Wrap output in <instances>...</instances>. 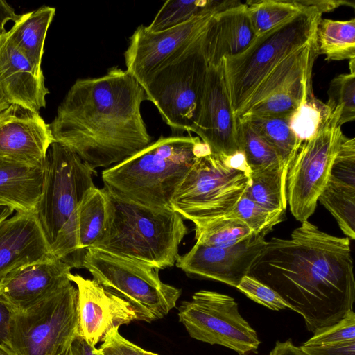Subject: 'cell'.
Wrapping results in <instances>:
<instances>
[{
    "mask_svg": "<svg viewBox=\"0 0 355 355\" xmlns=\"http://www.w3.org/2000/svg\"><path fill=\"white\" fill-rule=\"evenodd\" d=\"M82 268L105 289L130 303L142 321L164 318L181 295L180 289L161 280L158 269L97 248L87 250Z\"/></svg>",
    "mask_w": 355,
    "mask_h": 355,
    "instance_id": "9",
    "label": "cell"
},
{
    "mask_svg": "<svg viewBox=\"0 0 355 355\" xmlns=\"http://www.w3.org/2000/svg\"><path fill=\"white\" fill-rule=\"evenodd\" d=\"M0 355H17L11 349L0 343Z\"/></svg>",
    "mask_w": 355,
    "mask_h": 355,
    "instance_id": "47",
    "label": "cell"
},
{
    "mask_svg": "<svg viewBox=\"0 0 355 355\" xmlns=\"http://www.w3.org/2000/svg\"><path fill=\"white\" fill-rule=\"evenodd\" d=\"M69 280L78 290V334L95 347L110 331L140 320L137 310L125 300L113 294L95 280L71 273Z\"/></svg>",
    "mask_w": 355,
    "mask_h": 355,
    "instance_id": "15",
    "label": "cell"
},
{
    "mask_svg": "<svg viewBox=\"0 0 355 355\" xmlns=\"http://www.w3.org/2000/svg\"><path fill=\"white\" fill-rule=\"evenodd\" d=\"M284 212L265 209L245 196H243L226 217L243 222L255 234H267L283 220Z\"/></svg>",
    "mask_w": 355,
    "mask_h": 355,
    "instance_id": "35",
    "label": "cell"
},
{
    "mask_svg": "<svg viewBox=\"0 0 355 355\" xmlns=\"http://www.w3.org/2000/svg\"><path fill=\"white\" fill-rule=\"evenodd\" d=\"M236 288L252 301L272 311L289 309L277 292L250 275L243 277Z\"/></svg>",
    "mask_w": 355,
    "mask_h": 355,
    "instance_id": "37",
    "label": "cell"
},
{
    "mask_svg": "<svg viewBox=\"0 0 355 355\" xmlns=\"http://www.w3.org/2000/svg\"><path fill=\"white\" fill-rule=\"evenodd\" d=\"M104 189L106 222L92 248L159 270L175 266L179 246L189 232L183 218L171 208L146 207Z\"/></svg>",
    "mask_w": 355,
    "mask_h": 355,
    "instance_id": "4",
    "label": "cell"
},
{
    "mask_svg": "<svg viewBox=\"0 0 355 355\" xmlns=\"http://www.w3.org/2000/svg\"><path fill=\"white\" fill-rule=\"evenodd\" d=\"M318 201L331 213L346 237L355 239V139L344 135L328 181Z\"/></svg>",
    "mask_w": 355,
    "mask_h": 355,
    "instance_id": "22",
    "label": "cell"
},
{
    "mask_svg": "<svg viewBox=\"0 0 355 355\" xmlns=\"http://www.w3.org/2000/svg\"><path fill=\"white\" fill-rule=\"evenodd\" d=\"M268 355H306L291 339L284 342L277 341Z\"/></svg>",
    "mask_w": 355,
    "mask_h": 355,
    "instance_id": "44",
    "label": "cell"
},
{
    "mask_svg": "<svg viewBox=\"0 0 355 355\" xmlns=\"http://www.w3.org/2000/svg\"><path fill=\"white\" fill-rule=\"evenodd\" d=\"M142 355H158L155 353H153V352H148V351H146L144 349H142Z\"/></svg>",
    "mask_w": 355,
    "mask_h": 355,
    "instance_id": "48",
    "label": "cell"
},
{
    "mask_svg": "<svg viewBox=\"0 0 355 355\" xmlns=\"http://www.w3.org/2000/svg\"><path fill=\"white\" fill-rule=\"evenodd\" d=\"M96 349L78 334L66 355H98Z\"/></svg>",
    "mask_w": 355,
    "mask_h": 355,
    "instance_id": "42",
    "label": "cell"
},
{
    "mask_svg": "<svg viewBox=\"0 0 355 355\" xmlns=\"http://www.w3.org/2000/svg\"><path fill=\"white\" fill-rule=\"evenodd\" d=\"M314 41L319 55L327 60L355 59V19L340 21L320 18Z\"/></svg>",
    "mask_w": 355,
    "mask_h": 355,
    "instance_id": "25",
    "label": "cell"
},
{
    "mask_svg": "<svg viewBox=\"0 0 355 355\" xmlns=\"http://www.w3.org/2000/svg\"><path fill=\"white\" fill-rule=\"evenodd\" d=\"M253 234L243 222L226 216L195 226L196 243L207 246L233 245Z\"/></svg>",
    "mask_w": 355,
    "mask_h": 355,
    "instance_id": "33",
    "label": "cell"
},
{
    "mask_svg": "<svg viewBox=\"0 0 355 355\" xmlns=\"http://www.w3.org/2000/svg\"><path fill=\"white\" fill-rule=\"evenodd\" d=\"M53 142L40 112L10 104L0 113V161L44 167Z\"/></svg>",
    "mask_w": 355,
    "mask_h": 355,
    "instance_id": "17",
    "label": "cell"
},
{
    "mask_svg": "<svg viewBox=\"0 0 355 355\" xmlns=\"http://www.w3.org/2000/svg\"><path fill=\"white\" fill-rule=\"evenodd\" d=\"M217 12L157 33L147 31L144 25L138 26L124 53L127 72L141 85L166 60L198 36Z\"/></svg>",
    "mask_w": 355,
    "mask_h": 355,
    "instance_id": "16",
    "label": "cell"
},
{
    "mask_svg": "<svg viewBox=\"0 0 355 355\" xmlns=\"http://www.w3.org/2000/svg\"><path fill=\"white\" fill-rule=\"evenodd\" d=\"M14 210L8 207L0 205V223L8 218Z\"/></svg>",
    "mask_w": 355,
    "mask_h": 355,
    "instance_id": "45",
    "label": "cell"
},
{
    "mask_svg": "<svg viewBox=\"0 0 355 355\" xmlns=\"http://www.w3.org/2000/svg\"><path fill=\"white\" fill-rule=\"evenodd\" d=\"M106 217L105 191L95 186L87 191L77 209L78 248L83 257L101 236Z\"/></svg>",
    "mask_w": 355,
    "mask_h": 355,
    "instance_id": "28",
    "label": "cell"
},
{
    "mask_svg": "<svg viewBox=\"0 0 355 355\" xmlns=\"http://www.w3.org/2000/svg\"><path fill=\"white\" fill-rule=\"evenodd\" d=\"M236 122L223 60L216 65H208L200 107L192 132L211 153L230 157L241 153Z\"/></svg>",
    "mask_w": 355,
    "mask_h": 355,
    "instance_id": "13",
    "label": "cell"
},
{
    "mask_svg": "<svg viewBox=\"0 0 355 355\" xmlns=\"http://www.w3.org/2000/svg\"><path fill=\"white\" fill-rule=\"evenodd\" d=\"M238 143L250 172L280 168L274 149L246 121L237 118Z\"/></svg>",
    "mask_w": 355,
    "mask_h": 355,
    "instance_id": "32",
    "label": "cell"
},
{
    "mask_svg": "<svg viewBox=\"0 0 355 355\" xmlns=\"http://www.w3.org/2000/svg\"><path fill=\"white\" fill-rule=\"evenodd\" d=\"M179 320L189 336L211 345H219L239 355L257 353L260 340L242 317L235 300L218 292L200 290L178 307Z\"/></svg>",
    "mask_w": 355,
    "mask_h": 355,
    "instance_id": "12",
    "label": "cell"
},
{
    "mask_svg": "<svg viewBox=\"0 0 355 355\" xmlns=\"http://www.w3.org/2000/svg\"><path fill=\"white\" fill-rule=\"evenodd\" d=\"M306 355H355V340L340 343L299 347Z\"/></svg>",
    "mask_w": 355,
    "mask_h": 355,
    "instance_id": "40",
    "label": "cell"
},
{
    "mask_svg": "<svg viewBox=\"0 0 355 355\" xmlns=\"http://www.w3.org/2000/svg\"><path fill=\"white\" fill-rule=\"evenodd\" d=\"M322 14L317 8L309 7L257 35L240 54L223 58L227 85L236 118L268 74L314 39L316 24Z\"/></svg>",
    "mask_w": 355,
    "mask_h": 355,
    "instance_id": "6",
    "label": "cell"
},
{
    "mask_svg": "<svg viewBox=\"0 0 355 355\" xmlns=\"http://www.w3.org/2000/svg\"><path fill=\"white\" fill-rule=\"evenodd\" d=\"M326 104L334 110L341 109L339 124L354 121L355 119V73H342L330 82Z\"/></svg>",
    "mask_w": 355,
    "mask_h": 355,
    "instance_id": "36",
    "label": "cell"
},
{
    "mask_svg": "<svg viewBox=\"0 0 355 355\" xmlns=\"http://www.w3.org/2000/svg\"><path fill=\"white\" fill-rule=\"evenodd\" d=\"M311 76L312 69L305 71L242 116L290 118L299 106L313 94Z\"/></svg>",
    "mask_w": 355,
    "mask_h": 355,
    "instance_id": "26",
    "label": "cell"
},
{
    "mask_svg": "<svg viewBox=\"0 0 355 355\" xmlns=\"http://www.w3.org/2000/svg\"><path fill=\"white\" fill-rule=\"evenodd\" d=\"M96 352L102 355H142V348L123 338L119 328L110 331Z\"/></svg>",
    "mask_w": 355,
    "mask_h": 355,
    "instance_id": "39",
    "label": "cell"
},
{
    "mask_svg": "<svg viewBox=\"0 0 355 355\" xmlns=\"http://www.w3.org/2000/svg\"><path fill=\"white\" fill-rule=\"evenodd\" d=\"M203 32L141 85L173 133L192 132L199 113L208 68L202 47Z\"/></svg>",
    "mask_w": 355,
    "mask_h": 355,
    "instance_id": "7",
    "label": "cell"
},
{
    "mask_svg": "<svg viewBox=\"0 0 355 355\" xmlns=\"http://www.w3.org/2000/svg\"><path fill=\"white\" fill-rule=\"evenodd\" d=\"M245 3L257 36L309 8L300 0H250Z\"/></svg>",
    "mask_w": 355,
    "mask_h": 355,
    "instance_id": "31",
    "label": "cell"
},
{
    "mask_svg": "<svg viewBox=\"0 0 355 355\" xmlns=\"http://www.w3.org/2000/svg\"><path fill=\"white\" fill-rule=\"evenodd\" d=\"M198 137H161L127 159L102 171L104 188L152 208H171L177 188L200 157L210 153Z\"/></svg>",
    "mask_w": 355,
    "mask_h": 355,
    "instance_id": "3",
    "label": "cell"
},
{
    "mask_svg": "<svg viewBox=\"0 0 355 355\" xmlns=\"http://www.w3.org/2000/svg\"><path fill=\"white\" fill-rule=\"evenodd\" d=\"M355 340V313L349 311L336 323L319 330L304 344L320 345Z\"/></svg>",
    "mask_w": 355,
    "mask_h": 355,
    "instance_id": "38",
    "label": "cell"
},
{
    "mask_svg": "<svg viewBox=\"0 0 355 355\" xmlns=\"http://www.w3.org/2000/svg\"><path fill=\"white\" fill-rule=\"evenodd\" d=\"M239 118L248 122L274 149L286 179L288 167L302 144L290 127L289 118L253 115H245Z\"/></svg>",
    "mask_w": 355,
    "mask_h": 355,
    "instance_id": "27",
    "label": "cell"
},
{
    "mask_svg": "<svg viewBox=\"0 0 355 355\" xmlns=\"http://www.w3.org/2000/svg\"><path fill=\"white\" fill-rule=\"evenodd\" d=\"M96 170L64 146L53 142L44 165L42 191L35 214L52 254L72 268H82L78 248L77 209L95 187Z\"/></svg>",
    "mask_w": 355,
    "mask_h": 355,
    "instance_id": "5",
    "label": "cell"
},
{
    "mask_svg": "<svg viewBox=\"0 0 355 355\" xmlns=\"http://www.w3.org/2000/svg\"><path fill=\"white\" fill-rule=\"evenodd\" d=\"M272 211L285 212V178L280 168L250 173V182L243 194Z\"/></svg>",
    "mask_w": 355,
    "mask_h": 355,
    "instance_id": "30",
    "label": "cell"
},
{
    "mask_svg": "<svg viewBox=\"0 0 355 355\" xmlns=\"http://www.w3.org/2000/svg\"><path fill=\"white\" fill-rule=\"evenodd\" d=\"M72 268L55 257L26 266L0 284V300L14 313L43 301L69 282Z\"/></svg>",
    "mask_w": 355,
    "mask_h": 355,
    "instance_id": "18",
    "label": "cell"
},
{
    "mask_svg": "<svg viewBox=\"0 0 355 355\" xmlns=\"http://www.w3.org/2000/svg\"><path fill=\"white\" fill-rule=\"evenodd\" d=\"M236 1L168 0L156 14L146 29L157 33L172 28L195 18L217 12L234 4Z\"/></svg>",
    "mask_w": 355,
    "mask_h": 355,
    "instance_id": "29",
    "label": "cell"
},
{
    "mask_svg": "<svg viewBox=\"0 0 355 355\" xmlns=\"http://www.w3.org/2000/svg\"><path fill=\"white\" fill-rule=\"evenodd\" d=\"M256 37L246 4L236 1L213 15L204 30L202 47L207 64L240 54Z\"/></svg>",
    "mask_w": 355,
    "mask_h": 355,
    "instance_id": "21",
    "label": "cell"
},
{
    "mask_svg": "<svg viewBox=\"0 0 355 355\" xmlns=\"http://www.w3.org/2000/svg\"><path fill=\"white\" fill-rule=\"evenodd\" d=\"M43 72L37 71L12 44L7 32L0 36V87L10 104L39 112L49 93Z\"/></svg>",
    "mask_w": 355,
    "mask_h": 355,
    "instance_id": "20",
    "label": "cell"
},
{
    "mask_svg": "<svg viewBox=\"0 0 355 355\" xmlns=\"http://www.w3.org/2000/svg\"><path fill=\"white\" fill-rule=\"evenodd\" d=\"M96 353L98 354V355H102V354H98L97 352H96Z\"/></svg>",
    "mask_w": 355,
    "mask_h": 355,
    "instance_id": "49",
    "label": "cell"
},
{
    "mask_svg": "<svg viewBox=\"0 0 355 355\" xmlns=\"http://www.w3.org/2000/svg\"><path fill=\"white\" fill-rule=\"evenodd\" d=\"M248 275L277 292L313 334L353 311L350 239L327 234L309 220L290 239L268 241Z\"/></svg>",
    "mask_w": 355,
    "mask_h": 355,
    "instance_id": "1",
    "label": "cell"
},
{
    "mask_svg": "<svg viewBox=\"0 0 355 355\" xmlns=\"http://www.w3.org/2000/svg\"><path fill=\"white\" fill-rule=\"evenodd\" d=\"M20 17L6 1L0 0V36L7 32L5 26L8 21L15 22Z\"/></svg>",
    "mask_w": 355,
    "mask_h": 355,
    "instance_id": "43",
    "label": "cell"
},
{
    "mask_svg": "<svg viewBox=\"0 0 355 355\" xmlns=\"http://www.w3.org/2000/svg\"><path fill=\"white\" fill-rule=\"evenodd\" d=\"M146 100L139 83L117 67L99 77L78 78L49 124L54 142L92 169L117 164L152 143L141 112Z\"/></svg>",
    "mask_w": 355,
    "mask_h": 355,
    "instance_id": "2",
    "label": "cell"
},
{
    "mask_svg": "<svg viewBox=\"0 0 355 355\" xmlns=\"http://www.w3.org/2000/svg\"><path fill=\"white\" fill-rule=\"evenodd\" d=\"M332 110L314 95L310 96L288 119L289 125L300 143L313 137L328 120Z\"/></svg>",
    "mask_w": 355,
    "mask_h": 355,
    "instance_id": "34",
    "label": "cell"
},
{
    "mask_svg": "<svg viewBox=\"0 0 355 355\" xmlns=\"http://www.w3.org/2000/svg\"><path fill=\"white\" fill-rule=\"evenodd\" d=\"M268 244L264 234H253L230 246L195 243L180 255L175 265L189 275L218 281L236 288Z\"/></svg>",
    "mask_w": 355,
    "mask_h": 355,
    "instance_id": "14",
    "label": "cell"
},
{
    "mask_svg": "<svg viewBox=\"0 0 355 355\" xmlns=\"http://www.w3.org/2000/svg\"><path fill=\"white\" fill-rule=\"evenodd\" d=\"M250 170L231 164L229 157L209 153L199 157L180 184L171 207L194 226L228 214L245 193Z\"/></svg>",
    "mask_w": 355,
    "mask_h": 355,
    "instance_id": "8",
    "label": "cell"
},
{
    "mask_svg": "<svg viewBox=\"0 0 355 355\" xmlns=\"http://www.w3.org/2000/svg\"><path fill=\"white\" fill-rule=\"evenodd\" d=\"M13 314L14 312L0 300V343L8 347Z\"/></svg>",
    "mask_w": 355,
    "mask_h": 355,
    "instance_id": "41",
    "label": "cell"
},
{
    "mask_svg": "<svg viewBox=\"0 0 355 355\" xmlns=\"http://www.w3.org/2000/svg\"><path fill=\"white\" fill-rule=\"evenodd\" d=\"M340 107L311 139L302 143L291 162L285 179V197L292 215L301 223L314 213L319 196L329 178L343 133L339 124Z\"/></svg>",
    "mask_w": 355,
    "mask_h": 355,
    "instance_id": "11",
    "label": "cell"
},
{
    "mask_svg": "<svg viewBox=\"0 0 355 355\" xmlns=\"http://www.w3.org/2000/svg\"><path fill=\"white\" fill-rule=\"evenodd\" d=\"M10 105V103L7 100L1 88L0 87V113L8 107Z\"/></svg>",
    "mask_w": 355,
    "mask_h": 355,
    "instance_id": "46",
    "label": "cell"
},
{
    "mask_svg": "<svg viewBox=\"0 0 355 355\" xmlns=\"http://www.w3.org/2000/svg\"><path fill=\"white\" fill-rule=\"evenodd\" d=\"M44 182V167L0 161V205L17 213L35 212Z\"/></svg>",
    "mask_w": 355,
    "mask_h": 355,
    "instance_id": "23",
    "label": "cell"
},
{
    "mask_svg": "<svg viewBox=\"0 0 355 355\" xmlns=\"http://www.w3.org/2000/svg\"><path fill=\"white\" fill-rule=\"evenodd\" d=\"M54 257L35 212L0 223V284L18 270Z\"/></svg>",
    "mask_w": 355,
    "mask_h": 355,
    "instance_id": "19",
    "label": "cell"
},
{
    "mask_svg": "<svg viewBox=\"0 0 355 355\" xmlns=\"http://www.w3.org/2000/svg\"><path fill=\"white\" fill-rule=\"evenodd\" d=\"M78 290L69 282L13 314L9 346L17 355H66L78 334Z\"/></svg>",
    "mask_w": 355,
    "mask_h": 355,
    "instance_id": "10",
    "label": "cell"
},
{
    "mask_svg": "<svg viewBox=\"0 0 355 355\" xmlns=\"http://www.w3.org/2000/svg\"><path fill=\"white\" fill-rule=\"evenodd\" d=\"M55 14V8L42 6L21 15L7 31L12 44L30 62L35 69L42 72L41 62L47 31Z\"/></svg>",
    "mask_w": 355,
    "mask_h": 355,
    "instance_id": "24",
    "label": "cell"
}]
</instances>
